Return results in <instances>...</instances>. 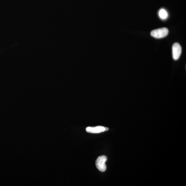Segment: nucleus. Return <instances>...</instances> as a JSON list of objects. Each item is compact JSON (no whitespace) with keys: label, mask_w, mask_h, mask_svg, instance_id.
Wrapping results in <instances>:
<instances>
[{"label":"nucleus","mask_w":186,"mask_h":186,"mask_svg":"<svg viewBox=\"0 0 186 186\" xmlns=\"http://www.w3.org/2000/svg\"><path fill=\"white\" fill-rule=\"evenodd\" d=\"M168 34L167 28L163 27L155 29L152 31L151 35L154 38L157 39L162 38L165 37Z\"/></svg>","instance_id":"nucleus-1"},{"label":"nucleus","mask_w":186,"mask_h":186,"mask_svg":"<svg viewBox=\"0 0 186 186\" xmlns=\"http://www.w3.org/2000/svg\"><path fill=\"white\" fill-rule=\"evenodd\" d=\"M172 51L173 59L175 60H178L182 53V47L179 43H175L173 44Z\"/></svg>","instance_id":"nucleus-3"},{"label":"nucleus","mask_w":186,"mask_h":186,"mask_svg":"<svg viewBox=\"0 0 186 186\" xmlns=\"http://www.w3.org/2000/svg\"><path fill=\"white\" fill-rule=\"evenodd\" d=\"M88 133H98L106 131V127L102 126H97L95 127H88L86 129Z\"/></svg>","instance_id":"nucleus-4"},{"label":"nucleus","mask_w":186,"mask_h":186,"mask_svg":"<svg viewBox=\"0 0 186 186\" xmlns=\"http://www.w3.org/2000/svg\"><path fill=\"white\" fill-rule=\"evenodd\" d=\"M109 130V129L107 128H106V131H108Z\"/></svg>","instance_id":"nucleus-6"},{"label":"nucleus","mask_w":186,"mask_h":186,"mask_svg":"<svg viewBox=\"0 0 186 186\" xmlns=\"http://www.w3.org/2000/svg\"><path fill=\"white\" fill-rule=\"evenodd\" d=\"M107 160V156H99L95 162V165L98 169L101 172H104L106 170V166L105 163Z\"/></svg>","instance_id":"nucleus-2"},{"label":"nucleus","mask_w":186,"mask_h":186,"mask_svg":"<svg viewBox=\"0 0 186 186\" xmlns=\"http://www.w3.org/2000/svg\"><path fill=\"white\" fill-rule=\"evenodd\" d=\"M158 15L160 18L162 20H165L168 17V12L165 9L161 8L158 12Z\"/></svg>","instance_id":"nucleus-5"}]
</instances>
